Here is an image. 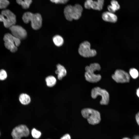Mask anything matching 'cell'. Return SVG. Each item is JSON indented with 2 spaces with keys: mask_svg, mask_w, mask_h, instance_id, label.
Listing matches in <instances>:
<instances>
[{
  "mask_svg": "<svg viewBox=\"0 0 139 139\" xmlns=\"http://www.w3.org/2000/svg\"><path fill=\"white\" fill-rule=\"evenodd\" d=\"M53 40L55 45L58 47L62 46L64 42L63 38L59 35H56L54 36L53 38Z\"/></svg>",
  "mask_w": 139,
  "mask_h": 139,
  "instance_id": "ac0fdd59",
  "label": "cell"
},
{
  "mask_svg": "<svg viewBox=\"0 0 139 139\" xmlns=\"http://www.w3.org/2000/svg\"><path fill=\"white\" fill-rule=\"evenodd\" d=\"M110 4L107 7L109 11L114 13L120 9V5L117 1L112 0L111 1Z\"/></svg>",
  "mask_w": 139,
  "mask_h": 139,
  "instance_id": "9a60e30c",
  "label": "cell"
},
{
  "mask_svg": "<svg viewBox=\"0 0 139 139\" xmlns=\"http://www.w3.org/2000/svg\"><path fill=\"white\" fill-rule=\"evenodd\" d=\"M135 119L137 124L139 126V112H137L136 114Z\"/></svg>",
  "mask_w": 139,
  "mask_h": 139,
  "instance_id": "4316f807",
  "label": "cell"
},
{
  "mask_svg": "<svg viewBox=\"0 0 139 139\" xmlns=\"http://www.w3.org/2000/svg\"><path fill=\"white\" fill-rule=\"evenodd\" d=\"M83 9L82 6L76 4L74 6L68 5L64 10V14L66 19L68 21L77 20L81 17Z\"/></svg>",
  "mask_w": 139,
  "mask_h": 139,
  "instance_id": "6da1fadb",
  "label": "cell"
},
{
  "mask_svg": "<svg viewBox=\"0 0 139 139\" xmlns=\"http://www.w3.org/2000/svg\"><path fill=\"white\" fill-rule=\"evenodd\" d=\"M102 17L104 21L111 23H115L117 20L116 15L109 11L104 12L102 14Z\"/></svg>",
  "mask_w": 139,
  "mask_h": 139,
  "instance_id": "7c38bea8",
  "label": "cell"
},
{
  "mask_svg": "<svg viewBox=\"0 0 139 139\" xmlns=\"http://www.w3.org/2000/svg\"><path fill=\"white\" fill-rule=\"evenodd\" d=\"M85 77L86 80L91 83H96L101 79L100 74H96L94 73L96 71H99L101 69L100 65L98 63H94L86 66L85 68Z\"/></svg>",
  "mask_w": 139,
  "mask_h": 139,
  "instance_id": "7a4b0ae2",
  "label": "cell"
},
{
  "mask_svg": "<svg viewBox=\"0 0 139 139\" xmlns=\"http://www.w3.org/2000/svg\"><path fill=\"white\" fill-rule=\"evenodd\" d=\"M112 79L118 83L128 82L130 80L129 74L124 70L120 69L116 70L112 76Z\"/></svg>",
  "mask_w": 139,
  "mask_h": 139,
  "instance_id": "30bf717a",
  "label": "cell"
},
{
  "mask_svg": "<svg viewBox=\"0 0 139 139\" xmlns=\"http://www.w3.org/2000/svg\"><path fill=\"white\" fill-rule=\"evenodd\" d=\"M136 93L137 96L139 97V88L137 90Z\"/></svg>",
  "mask_w": 139,
  "mask_h": 139,
  "instance_id": "f1b7e54d",
  "label": "cell"
},
{
  "mask_svg": "<svg viewBox=\"0 0 139 139\" xmlns=\"http://www.w3.org/2000/svg\"><path fill=\"white\" fill-rule=\"evenodd\" d=\"M23 22L25 23L31 22L32 28L34 30H38L41 27L42 19L39 13H33L30 12L24 13L22 17Z\"/></svg>",
  "mask_w": 139,
  "mask_h": 139,
  "instance_id": "3957f363",
  "label": "cell"
},
{
  "mask_svg": "<svg viewBox=\"0 0 139 139\" xmlns=\"http://www.w3.org/2000/svg\"><path fill=\"white\" fill-rule=\"evenodd\" d=\"M9 4L10 2L8 0H0V8H6Z\"/></svg>",
  "mask_w": 139,
  "mask_h": 139,
  "instance_id": "7402d4cb",
  "label": "cell"
},
{
  "mask_svg": "<svg viewBox=\"0 0 139 139\" xmlns=\"http://www.w3.org/2000/svg\"><path fill=\"white\" fill-rule=\"evenodd\" d=\"M133 139H139V136L138 135L135 136L134 137Z\"/></svg>",
  "mask_w": 139,
  "mask_h": 139,
  "instance_id": "83f0119b",
  "label": "cell"
},
{
  "mask_svg": "<svg viewBox=\"0 0 139 139\" xmlns=\"http://www.w3.org/2000/svg\"><path fill=\"white\" fill-rule=\"evenodd\" d=\"M3 40L6 48L12 53L17 51L21 43V40L9 33L5 34Z\"/></svg>",
  "mask_w": 139,
  "mask_h": 139,
  "instance_id": "5b68a950",
  "label": "cell"
},
{
  "mask_svg": "<svg viewBox=\"0 0 139 139\" xmlns=\"http://www.w3.org/2000/svg\"><path fill=\"white\" fill-rule=\"evenodd\" d=\"M47 85L49 87H52L56 83L57 80L56 78L53 76H49L45 79Z\"/></svg>",
  "mask_w": 139,
  "mask_h": 139,
  "instance_id": "e0dca14e",
  "label": "cell"
},
{
  "mask_svg": "<svg viewBox=\"0 0 139 139\" xmlns=\"http://www.w3.org/2000/svg\"><path fill=\"white\" fill-rule=\"evenodd\" d=\"M82 116L87 119L90 124L95 125L99 123L101 120L100 114L98 111L90 108L83 109L81 111Z\"/></svg>",
  "mask_w": 139,
  "mask_h": 139,
  "instance_id": "277c9868",
  "label": "cell"
},
{
  "mask_svg": "<svg viewBox=\"0 0 139 139\" xmlns=\"http://www.w3.org/2000/svg\"><path fill=\"white\" fill-rule=\"evenodd\" d=\"M0 21L3 22L5 28H9L15 24L16 22L15 15L8 9L4 10L0 14Z\"/></svg>",
  "mask_w": 139,
  "mask_h": 139,
  "instance_id": "8992f818",
  "label": "cell"
},
{
  "mask_svg": "<svg viewBox=\"0 0 139 139\" xmlns=\"http://www.w3.org/2000/svg\"><path fill=\"white\" fill-rule=\"evenodd\" d=\"M104 3V0H93L91 5V8L100 11L102 9Z\"/></svg>",
  "mask_w": 139,
  "mask_h": 139,
  "instance_id": "5bb4252c",
  "label": "cell"
},
{
  "mask_svg": "<svg viewBox=\"0 0 139 139\" xmlns=\"http://www.w3.org/2000/svg\"><path fill=\"white\" fill-rule=\"evenodd\" d=\"M93 0H86L84 3V7L87 9L91 8V5Z\"/></svg>",
  "mask_w": 139,
  "mask_h": 139,
  "instance_id": "cb8c5ba5",
  "label": "cell"
},
{
  "mask_svg": "<svg viewBox=\"0 0 139 139\" xmlns=\"http://www.w3.org/2000/svg\"><path fill=\"white\" fill-rule=\"evenodd\" d=\"M31 134L32 137L34 138H39L41 136V133L39 131L35 128H33L31 131Z\"/></svg>",
  "mask_w": 139,
  "mask_h": 139,
  "instance_id": "ffe728a7",
  "label": "cell"
},
{
  "mask_svg": "<svg viewBox=\"0 0 139 139\" xmlns=\"http://www.w3.org/2000/svg\"><path fill=\"white\" fill-rule=\"evenodd\" d=\"M60 139H71V137L69 134H67L61 137Z\"/></svg>",
  "mask_w": 139,
  "mask_h": 139,
  "instance_id": "484cf974",
  "label": "cell"
},
{
  "mask_svg": "<svg viewBox=\"0 0 139 139\" xmlns=\"http://www.w3.org/2000/svg\"><path fill=\"white\" fill-rule=\"evenodd\" d=\"M56 67L57 69L55 71V73L58 75V79L59 80H62L66 75V70L63 66L60 64H57Z\"/></svg>",
  "mask_w": 139,
  "mask_h": 139,
  "instance_id": "4fadbf2b",
  "label": "cell"
},
{
  "mask_svg": "<svg viewBox=\"0 0 139 139\" xmlns=\"http://www.w3.org/2000/svg\"><path fill=\"white\" fill-rule=\"evenodd\" d=\"M100 95L101 99L100 103L101 105H107L109 101V96L108 92L105 90L102 89L99 87H96L93 88L91 91V96L93 99H95Z\"/></svg>",
  "mask_w": 139,
  "mask_h": 139,
  "instance_id": "ba28073f",
  "label": "cell"
},
{
  "mask_svg": "<svg viewBox=\"0 0 139 139\" xmlns=\"http://www.w3.org/2000/svg\"><path fill=\"white\" fill-rule=\"evenodd\" d=\"M17 3L24 9L28 8L32 2V0H16Z\"/></svg>",
  "mask_w": 139,
  "mask_h": 139,
  "instance_id": "d6986e66",
  "label": "cell"
},
{
  "mask_svg": "<svg viewBox=\"0 0 139 139\" xmlns=\"http://www.w3.org/2000/svg\"><path fill=\"white\" fill-rule=\"evenodd\" d=\"M90 44L87 41H85L80 45L78 49V52L81 56L84 57H90L95 56L97 51L94 49L90 48Z\"/></svg>",
  "mask_w": 139,
  "mask_h": 139,
  "instance_id": "52a82bcc",
  "label": "cell"
},
{
  "mask_svg": "<svg viewBox=\"0 0 139 139\" xmlns=\"http://www.w3.org/2000/svg\"><path fill=\"white\" fill-rule=\"evenodd\" d=\"M69 0H50L52 2L56 4H64L67 2Z\"/></svg>",
  "mask_w": 139,
  "mask_h": 139,
  "instance_id": "d4e9b609",
  "label": "cell"
},
{
  "mask_svg": "<svg viewBox=\"0 0 139 139\" xmlns=\"http://www.w3.org/2000/svg\"><path fill=\"white\" fill-rule=\"evenodd\" d=\"M7 76V73L5 70L2 69L0 70V80H5Z\"/></svg>",
  "mask_w": 139,
  "mask_h": 139,
  "instance_id": "603a6c76",
  "label": "cell"
},
{
  "mask_svg": "<svg viewBox=\"0 0 139 139\" xmlns=\"http://www.w3.org/2000/svg\"><path fill=\"white\" fill-rule=\"evenodd\" d=\"M19 100L21 103L23 105H27L31 101L30 96L26 93L21 94L19 97Z\"/></svg>",
  "mask_w": 139,
  "mask_h": 139,
  "instance_id": "2e32d148",
  "label": "cell"
},
{
  "mask_svg": "<svg viewBox=\"0 0 139 139\" xmlns=\"http://www.w3.org/2000/svg\"><path fill=\"white\" fill-rule=\"evenodd\" d=\"M123 139H130L128 137H125V138H123Z\"/></svg>",
  "mask_w": 139,
  "mask_h": 139,
  "instance_id": "f546056e",
  "label": "cell"
},
{
  "mask_svg": "<svg viewBox=\"0 0 139 139\" xmlns=\"http://www.w3.org/2000/svg\"><path fill=\"white\" fill-rule=\"evenodd\" d=\"M9 29L11 34L20 40L24 39L27 37L26 31L21 26L15 24L11 26Z\"/></svg>",
  "mask_w": 139,
  "mask_h": 139,
  "instance_id": "8fae6325",
  "label": "cell"
},
{
  "mask_svg": "<svg viewBox=\"0 0 139 139\" xmlns=\"http://www.w3.org/2000/svg\"><path fill=\"white\" fill-rule=\"evenodd\" d=\"M129 73L131 76L134 79H136L138 76V73L136 69L133 68L130 69Z\"/></svg>",
  "mask_w": 139,
  "mask_h": 139,
  "instance_id": "44dd1931",
  "label": "cell"
},
{
  "mask_svg": "<svg viewBox=\"0 0 139 139\" xmlns=\"http://www.w3.org/2000/svg\"><path fill=\"white\" fill-rule=\"evenodd\" d=\"M29 134V130L27 127L25 125H21L13 129L11 135L13 139H21L22 137L28 136Z\"/></svg>",
  "mask_w": 139,
  "mask_h": 139,
  "instance_id": "9c48e42d",
  "label": "cell"
}]
</instances>
